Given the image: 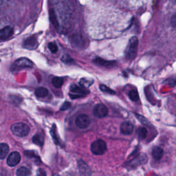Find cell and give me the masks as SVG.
Wrapping results in <instances>:
<instances>
[{
	"mask_svg": "<svg viewBox=\"0 0 176 176\" xmlns=\"http://www.w3.org/2000/svg\"><path fill=\"white\" fill-rule=\"evenodd\" d=\"M11 130L14 135L19 137H25L30 132V127L24 122H16L11 125Z\"/></svg>",
	"mask_w": 176,
	"mask_h": 176,
	"instance_id": "obj_1",
	"label": "cell"
},
{
	"mask_svg": "<svg viewBox=\"0 0 176 176\" xmlns=\"http://www.w3.org/2000/svg\"><path fill=\"white\" fill-rule=\"evenodd\" d=\"M138 39L136 37H133L129 42L128 46L125 51V55L128 59H134L136 57L138 47Z\"/></svg>",
	"mask_w": 176,
	"mask_h": 176,
	"instance_id": "obj_2",
	"label": "cell"
},
{
	"mask_svg": "<svg viewBox=\"0 0 176 176\" xmlns=\"http://www.w3.org/2000/svg\"><path fill=\"white\" fill-rule=\"evenodd\" d=\"M91 151L94 155H103L107 151V144L104 140L100 139L96 140L91 144Z\"/></svg>",
	"mask_w": 176,
	"mask_h": 176,
	"instance_id": "obj_3",
	"label": "cell"
},
{
	"mask_svg": "<svg viewBox=\"0 0 176 176\" xmlns=\"http://www.w3.org/2000/svg\"><path fill=\"white\" fill-rule=\"evenodd\" d=\"M88 93H89V91L86 90V88L83 87H80L76 85H72L70 87V93L69 95H70L71 99H76L85 96Z\"/></svg>",
	"mask_w": 176,
	"mask_h": 176,
	"instance_id": "obj_4",
	"label": "cell"
},
{
	"mask_svg": "<svg viewBox=\"0 0 176 176\" xmlns=\"http://www.w3.org/2000/svg\"><path fill=\"white\" fill-rule=\"evenodd\" d=\"M76 125L80 129H86L90 126L91 120L89 116L86 114L78 115L75 120Z\"/></svg>",
	"mask_w": 176,
	"mask_h": 176,
	"instance_id": "obj_5",
	"label": "cell"
},
{
	"mask_svg": "<svg viewBox=\"0 0 176 176\" xmlns=\"http://www.w3.org/2000/svg\"><path fill=\"white\" fill-rule=\"evenodd\" d=\"M93 114L97 118H104L108 114V109L103 104H98L94 108Z\"/></svg>",
	"mask_w": 176,
	"mask_h": 176,
	"instance_id": "obj_6",
	"label": "cell"
},
{
	"mask_svg": "<svg viewBox=\"0 0 176 176\" xmlns=\"http://www.w3.org/2000/svg\"><path fill=\"white\" fill-rule=\"evenodd\" d=\"M21 161V155L20 153L17 152H12L10 155L8 156L6 162L9 166L13 167L17 165Z\"/></svg>",
	"mask_w": 176,
	"mask_h": 176,
	"instance_id": "obj_7",
	"label": "cell"
},
{
	"mask_svg": "<svg viewBox=\"0 0 176 176\" xmlns=\"http://www.w3.org/2000/svg\"><path fill=\"white\" fill-rule=\"evenodd\" d=\"M13 66L15 68H33V63L31 61L30 59L27 58H20L15 61L14 63Z\"/></svg>",
	"mask_w": 176,
	"mask_h": 176,
	"instance_id": "obj_8",
	"label": "cell"
},
{
	"mask_svg": "<svg viewBox=\"0 0 176 176\" xmlns=\"http://www.w3.org/2000/svg\"><path fill=\"white\" fill-rule=\"evenodd\" d=\"M37 46H38V42H37V39L35 37L32 36L27 38L24 41L23 43L24 48H26L28 50H34L35 49Z\"/></svg>",
	"mask_w": 176,
	"mask_h": 176,
	"instance_id": "obj_9",
	"label": "cell"
},
{
	"mask_svg": "<svg viewBox=\"0 0 176 176\" xmlns=\"http://www.w3.org/2000/svg\"><path fill=\"white\" fill-rule=\"evenodd\" d=\"M134 131V125L130 121H124L121 125V131L124 135H130Z\"/></svg>",
	"mask_w": 176,
	"mask_h": 176,
	"instance_id": "obj_10",
	"label": "cell"
},
{
	"mask_svg": "<svg viewBox=\"0 0 176 176\" xmlns=\"http://www.w3.org/2000/svg\"><path fill=\"white\" fill-rule=\"evenodd\" d=\"M13 34V28L10 26H5L0 31V39L2 40H6Z\"/></svg>",
	"mask_w": 176,
	"mask_h": 176,
	"instance_id": "obj_11",
	"label": "cell"
},
{
	"mask_svg": "<svg viewBox=\"0 0 176 176\" xmlns=\"http://www.w3.org/2000/svg\"><path fill=\"white\" fill-rule=\"evenodd\" d=\"M78 169H79V172L81 175H90L92 174V171H91L90 168L88 166V165L86 162H83V160H80L78 162Z\"/></svg>",
	"mask_w": 176,
	"mask_h": 176,
	"instance_id": "obj_12",
	"label": "cell"
},
{
	"mask_svg": "<svg viewBox=\"0 0 176 176\" xmlns=\"http://www.w3.org/2000/svg\"><path fill=\"white\" fill-rule=\"evenodd\" d=\"M49 14H50V20L51 21L52 24L54 25V26L58 29L59 28V22L58 20L57 15H56L55 10L53 8H51L49 11Z\"/></svg>",
	"mask_w": 176,
	"mask_h": 176,
	"instance_id": "obj_13",
	"label": "cell"
},
{
	"mask_svg": "<svg viewBox=\"0 0 176 176\" xmlns=\"http://www.w3.org/2000/svg\"><path fill=\"white\" fill-rule=\"evenodd\" d=\"M94 62L97 65L104 66V67H107V68H111L115 65V62L114 61H105L100 58H96V59H94Z\"/></svg>",
	"mask_w": 176,
	"mask_h": 176,
	"instance_id": "obj_14",
	"label": "cell"
},
{
	"mask_svg": "<svg viewBox=\"0 0 176 176\" xmlns=\"http://www.w3.org/2000/svg\"><path fill=\"white\" fill-rule=\"evenodd\" d=\"M48 90L43 87L37 88L35 90V95L37 97H38V98H44V97L48 96Z\"/></svg>",
	"mask_w": 176,
	"mask_h": 176,
	"instance_id": "obj_15",
	"label": "cell"
},
{
	"mask_svg": "<svg viewBox=\"0 0 176 176\" xmlns=\"http://www.w3.org/2000/svg\"><path fill=\"white\" fill-rule=\"evenodd\" d=\"M9 152V147L7 144L1 143L0 144V158L4 160Z\"/></svg>",
	"mask_w": 176,
	"mask_h": 176,
	"instance_id": "obj_16",
	"label": "cell"
},
{
	"mask_svg": "<svg viewBox=\"0 0 176 176\" xmlns=\"http://www.w3.org/2000/svg\"><path fill=\"white\" fill-rule=\"evenodd\" d=\"M152 156L156 160H160L163 156V149L159 147H155L152 151Z\"/></svg>",
	"mask_w": 176,
	"mask_h": 176,
	"instance_id": "obj_17",
	"label": "cell"
},
{
	"mask_svg": "<svg viewBox=\"0 0 176 176\" xmlns=\"http://www.w3.org/2000/svg\"><path fill=\"white\" fill-rule=\"evenodd\" d=\"M33 141L34 144H36L37 145L39 146H43L44 143V138L42 135L37 134L35 136H34L33 138Z\"/></svg>",
	"mask_w": 176,
	"mask_h": 176,
	"instance_id": "obj_18",
	"label": "cell"
},
{
	"mask_svg": "<svg viewBox=\"0 0 176 176\" xmlns=\"http://www.w3.org/2000/svg\"><path fill=\"white\" fill-rule=\"evenodd\" d=\"M52 84L56 88H60L64 84V79L61 77H54L52 79Z\"/></svg>",
	"mask_w": 176,
	"mask_h": 176,
	"instance_id": "obj_19",
	"label": "cell"
},
{
	"mask_svg": "<svg viewBox=\"0 0 176 176\" xmlns=\"http://www.w3.org/2000/svg\"><path fill=\"white\" fill-rule=\"evenodd\" d=\"M93 80L92 79H89V78H81L79 84L81 87H83L84 88H88L90 86H92V84L93 83Z\"/></svg>",
	"mask_w": 176,
	"mask_h": 176,
	"instance_id": "obj_20",
	"label": "cell"
},
{
	"mask_svg": "<svg viewBox=\"0 0 176 176\" xmlns=\"http://www.w3.org/2000/svg\"><path fill=\"white\" fill-rule=\"evenodd\" d=\"M30 174V171L24 166H21V167L19 168L16 171V175L18 176H27Z\"/></svg>",
	"mask_w": 176,
	"mask_h": 176,
	"instance_id": "obj_21",
	"label": "cell"
},
{
	"mask_svg": "<svg viewBox=\"0 0 176 176\" xmlns=\"http://www.w3.org/2000/svg\"><path fill=\"white\" fill-rule=\"evenodd\" d=\"M129 97L133 101H137L139 99V95L136 90H132L129 92Z\"/></svg>",
	"mask_w": 176,
	"mask_h": 176,
	"instance_id": "obj_22",
	"label": "cell"
},
{
	"mask_svg": "<svg viewBox=\"0 0 176 176\" xmlns=\"http://www.w3.org/2000/svg\"><path fill=\"white\" fill-rule=\"evenodd\" d=\"M147 130L146 128L144 127H140L138 130V136H139L140 139H144L147 137Z\"/></svg>",
	"mask_w": 176,
	"mask_h": 176,
	"instance_id": "obj_23",
	"label": "cell"
},
{
	"mask_svg": "<svg viewBox=\"0 0 176 176\" xmlns=\"http://www.w3.org/2000/svg\"><path fill=\"white\" fill-rule=\"evenodd\" d=\"M100 89L103 92L108 93V94H115V92L114 90H111L108 87H107L106 86H105V85H100Z\"/></svg>",
	"mask_w": 176,
	"mask_h": 176,
	"instance_id": "obj_24",
	"label": "cell"
},
{
	"mask_svg": "<svg viewBox=\"0 0 176 176\" xmlns=\"http://www.w3.org/2000/svg\"><path fill=\"white\" fill-rule=\"evenodd\" d=\"M48 48L50 50V52L52 53H56L58 51V47L56 46V44L55 43H53V42H50L48 45Z\"/></svg>",
	"mask_w": 176,
	"mask_h": 176,
	"instance_id": "obj_25",
	"label": "cell"
},
{
	"mask_svg": "<svg viewBox=\"0 0 176 176\" xmlns=\"http://www.w3.org/2000/svg\"><path fill=\"white\" fill-rule=\"evenodd\" d=\"M56 126H55V125H53V127L51 130V134H52V136L53 138V139H54V141L56 143L58 144V137L56 136Z\"/></svg>",
	"mask_w": 176,
	"mask_h": 176,
	"instance_id": "obj_26",
	"label": "cell"
},
{
	"mask_svg": "<svg viewBox=\"0 0 176 176\" xmlns=\"http://www.w3.org/2000/svg\"><path fill=\"white\" fill-rule=\"evenodd\" d=\"M62 61L65 64H68V63H71L72 61V59L68 55H65L62 57Z\"/></svg>",
	"mask_w": 176,
	"mask_h": 176,
	"instance_id": "obj_27",
	"label": "cell"
},
{
	"mask_svg": "<svg viewBox=\"0 0 176 176\" xmlns=\"http://www.w3.org/2000/svg\"><path fill=\"white\" fill-rule=\"evenodd\" d=\"M71 104L69 102H65L64 104H63L62 107L61 108V111H65V110H67L70 108Z\"/></svg>",
	"mask_w": 176,
	"mask_h": 176,
	"instance_id": "obj_28",
	"label": "cell"
},
{
	"mask_svg": "<svg viewBox=\"0 0 176 176\" xmlns=\"http://www.w3.org/2000/svg\"><path fill=\"white\" fill-rule=\"evenodd\" d=\"M171 24L173 27L176 28V14H175L174 15H173V17L171 18Z\"/></svg>",
	"mask_w": 176,
	"mask_h": 176,
	"instance_id": "obj_29",
	"label": "cell"
}]
</instances>
